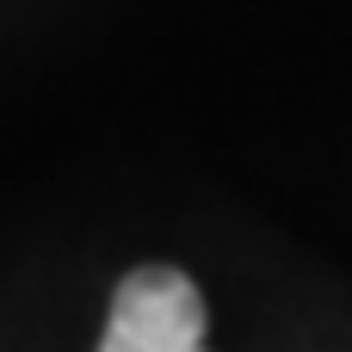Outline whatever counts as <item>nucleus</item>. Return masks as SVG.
Instances as JSON below:
<instances>
[{"instance_id": "nucleus-1", "label": "nucleus", "mask_w": 352, "mask_h": 352, "mask_svg": "<svg viewBox=\"0 0 352 352\" xmlns=\"http://www.w3.org/2000/svg\"><path fill=\"white\" fill-rule=\"evenodd\" d=\"M99 352H210L198 285L173 266H136L111 291Z\"/></svg>"}]
</instances>
